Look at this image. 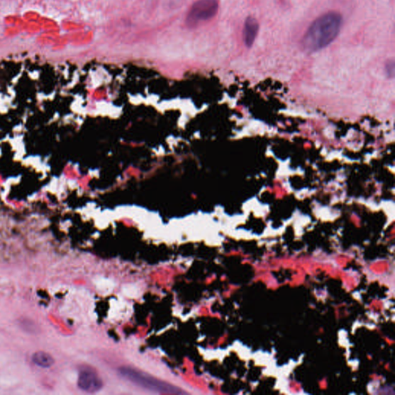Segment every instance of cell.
<instances>
[{
  "label": "cell",
  "instance_id": "5",
  "mask_svg": "<svg viewBox=\"0 0 395 395\" xmlns=\"http://www.w3.org/2000/svg\"><path fill=\"white\" fill-rule=\"evenodd\" d=\"M260 25L253 16L247 17L244 23L243 39L245 46L251 48L259 33Z\"/></svg>",
  "mask_w": 395,
  "mask_h": 395
},
{
  "label": "cell",
  "instance_id": "7",
  "mask_svg": "<svg viewBox=\"0 0 395 395\" xmlns=\"http://www.w3.org/2000/svg\"><path fill=\"white\" fill-rule=\"evenodd\" d=\"M386 68H387V72L389 74H391V75L394 74V60L389 61V62L388 63L387 67H386Z\"/></svg>",
  "mask_w": 395,
  "mask_h": 395
},
{
  "label": "cell",
  "instance_id": "6",
  "mask_svg": "<svg viewBox=\"0 0 395 395\" xmlns=\"http://www.w3.org/2000/svg\"><path fill=\"white\" fill-rule=\"evenodd\" d=\"M33 362L43 368H48L55 364V359L50 354L38 351L32 356Z\"/></svg>",
  "mask_w": 395,
  "mask_h": 395
},
{
  "label": "cell",
  "instance_id": "3",
  "mask_svg": "<svg viewBox=\"0 0 395 395\" xmlns=\"http://www.w3.org/2000/svg\"><path fill=\"white\" fill-rule=\"evenodd\" d=\"M218 11V0H198L189 11L187 23L189 26H196L213 19Z\"/></svg>",
  "mask_w": 395,
  "mask_h": 395
},
{
  "label": "cell",
  "instance_id": "1",
  "mask_svg": "<svg viewBox=\"0 0 395 395\" xmlns=\"http://www.w3.org/2000/svg\"><path fill=\"white\" fill-rule=\"evenodd\" d=\"M343 18L337 12H330L322 15L316 20L307 30L301 45L307 54H313L330 45L340 33Z\"/></svg>",
  "mask_w": 395,
  "mask_h": 395
},
{
  "label": "cell",
  "instance_id": "2",
  "mask_svg": "<svg viewBox=\"0 0 395 395\" xmlns=\"http://www.w3.org/2000/svg\"><path fill=\"white\" fill-rule=\"evenodd\" d=\"M119 373L127 380L146 390L161 394H182L186 393L177 386L156 379V377L133 367H122L119 369Z\"/></svg>",
  "mask_w": 395,
  "mask_h": 395
},
{
  "label": "cell",
  "instance_id": "4",
  "mask_svg": "<svg viewBox=\"0 0 395 395\" xmlns=\"http://www.w3.org/2000/svg\"><path fill=\"white\" fill-rule=\"evenodd\" d=\"M77 385L84 391L94 393L101 389L103 382L95 370L85 367L79 372Z\"/></svg>",
  "mask_w": 395,
  "mask_h": 395
}]
</instances>
